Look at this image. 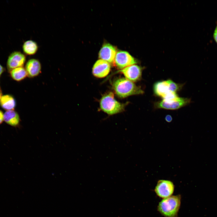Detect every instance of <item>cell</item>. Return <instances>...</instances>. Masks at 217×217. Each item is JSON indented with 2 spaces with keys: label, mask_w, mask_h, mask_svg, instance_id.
Instances as JSON below:
<instances>
[{
  "label": "cell",
  "mask_w": 217,
  "mask_h": 217,
  "mask_svg": "<svg viewBox=\"0 0 217 217\" xmlns=\"http://www.w3.org/2000/svg\"><path fill=\"white\" fill-rule=\"evenodd\" d=\"M116 95L121 98H125L133 95L142 94L144 91L140 87L126 78L122 77L115 80L112 84Z\"/></svg>",
  "instance_id": "1"
},
{
  "label": "cell",
  "mask_w": 217,
  "mask_h": 217,
  "mask_svg": "<svg viewBox=\"0 0 217 217\" xmlns=\"http://www.w3.org/2000/svg\"><path fill=\"white\" fill-rule=\"evenodd\" d=\"M180 195L163 199L158 206V211L165 217H177L181 204Z\"/></svg>",
  "instance_id": "2"
},
{
  "label": "cell",
  "mask_w": 217,
  "mask_h": 217,
  "mask_svg": "<svg viewBox=\"0 0 217 217\" xmlns=\"http://www.w3.org/2000/svg\"><path fill=\"white\" fill-rule=\"evenodd\" d=\"M101 110L109 115H113L123 111L125 104L121 103L114 98L113 93L108 92L104 94L99 102Z\"/></svg>",
  "instance_id": "3"
},
{
  "label": "cell",
  "mask_w": 217,
  "mask_h": 217,
  "mask_svg": "<svg viewBox=\"0 0 217 217\" xmlns=\"http://www.w3.org/2000/svg\"><path fill=\"white\" fill-rule=\"evenodd\" d=\"M190 99L178 96L170 99H162L156 102L154 105L158 108L175 110L185 106L190 103Z\"/></svg>",
  "instance_id": "4"
},
{
  "label": "cell",
  "mask_w": 217,
  "mask_h": 217,
  "mask_svg": "<svg viewBox=\"0 0 217 217\" xmlns=\"http://www.w3.org/2000/svg\"><path fill=\"white\" fill-rule=\"evenodd\" d=\"M137 62V60L128 52L120 51L117 52L113 63L118 68L122 69Z\"/></svg>",
  "instance_id": "5"
},
{
  "label": "cell",
  "mask_w": 217,
  "mask_h": 217,
  "mask_svg": "<svg viewBox=\"0 0 217 217\" xmlns=\"http://www.w3.org/2000/svg\"><path fill=\"white\" fill-rule=\"evenodd\" d=\"M174 185L171 181L160 180L157 182L155 191L158 197L164 199L171 196L174 192Z\"/></svg>",
  "instance_id": "6"
},
{
  "label": "cell",
  "mask_w": 217,
  "mask_h": 217,
  "mask_svg": "<svg viewBox=\"0 0 217 217\" xmlns=\"http://www.w3.org/2000/svg\"><path fill=\"white\" fill-rule=\"evenodd\" d=\"M143 70V68L134 64L120 70L115 74L121 73L128 80L133 82H136L141 79Z\"/></svg>",
  "instance_id": "7"
},
{
  "label": "cell",
  "mask_w": 217,
  "mask_h": 217,
  "mask_svg": "<svg viewBox=\"0 0 217 217\" xmlns=\"http://www.w3.org/2000/svg\"><path fill=\"white\" fill-rule=\"evenodd\" d=\"M111 70L110 64L104 60L100 59L97 61L92 68V74L96 77L102 78L106 77Z\"/></svg>",
  "instance_id": "8"
},
{
  "label": "cell",
  "mask_w": 217,
  "mask_h": 217,
  "mask_svg": "<svg viewBox=\"0 0 217 217\" xmlns=\"http://www.w3.org/2000/svg\"><path fill=\"white\" fill-rule=\"evenodd\" d=\"M117 52L115 46L109 43H105L99 51V57L110 64L113 63Z\"/></svg>",
  "instance_id": "9"
},
{
  "label": "cell",
  "mask_w": 217,
  "mask_h": 217,
  "mask_svg": "<svg viewBox=\"0 0 217 217\" xmlns=\"http://www.w3.org/2000/svg\"><path fill=\"white\" fill-rule=\"evenodd\" d=\"M26 61V57L19 52L12 53L9 57L7 61L8 69L12 70L14 68L22 67Z\"/></svg>",
  "instance_id": "10"
},
{
  "label": "cell",
  "mask_w": 217,
  "mask_h": 217,
  "mask_svg": "<svg viewBox=\"0 0 217 217\" xmlns=\"http://www.w3.org/2000/svg\"><path fill=\"white\" fill-rule=\"evenodd\" d=\"M153 89L155 94L161 97L162 99L172 92L170 90L169 80L155 83L153 86Z\"/></svg>",
  "instance_id": "11"
},
{
  "label": "cell",
  "mask_w": 217,
  "mask_h": 217,
  "mask_svg": "<svg viewBox=\"0 0 217 217\" xmlns=\"http://www.w3.org/2000/svg\"><path fill=\"white\" fill-rule=\"evenodd\" d=\"M25 69L28 77H34L38 76L41 73V65L40 61L37 59H31L27 61Z\"/></svg>",
  "instance_id": "12"
},
{
  "label": "cell",
  "mask_w": 217,
  "mask_h": 217,
  "mask_svg": "<svg viewBox=\"0 0 217 217\" xmlns=\"http://www.w3.org/2000/svg\"><path fill=\"white\" fill-rule=\"evenodd\" d=\"M4 120L8 125L14 127L18 126L20 121L18 114L14 110H8L5 113Z\"/></svg>",
  "instance_id": "13"
},
{
  "label": "cell",
  "mask_w": 217,
  "mask_h": 217,
  "mask_svg": "<svg viewBox=\"0 0 217 217\" xmlns=\"http://www.w3.org/2000/svg\"><path fill=\"white\" fill-rule=\"evenodd\" d=\"M16 105L14 98L9 95L2 96L0 99V105L4 109L8 110H14Z\"/></svg>",
  "instance_id": "14"
},
{
  "label": "cell",
  "mask_w": 217,
  "mask_h": 217,
  "mask_svg": "<svg viewBox=\"0 0 217 217\" xmlns=\"http://www.w3.org/2000/svg\"><path fill=\"white\" fill-rule=\"evenodd\" d=\"M38 48L37 43L32 40L25 41L23 46L24 52L27 55H33L37 52Z\"/></svg>",
  "instance_id": "15"
},
{
  "label": "cell",
  "mask_w": 217,
  "mask_h": 217,
  "mask_svg": "<svg viewBox=\"0 0 217 217\" xmlns=\"http://www.w3.org/2000/svg\"><path fill=\"white\" fill-rule=\"evenodd\" d=\"M12 78L17 81H20L24 79L27 76L25 68L23 67L12 70L10 72Z\"/></svg>",
  "instance_id": "16"
},
{
  "label": "cell",
  "mask_w": 217,
  "mask_h": 217,
  "mask_svg": "<svg viewBox=\"0 0 217 217\" xmlns=\"http://www.w3.org/2000/svg\"><path fill=\"white\" fill-rule=\"evenodd\" d=\"M213 37L215 41L217 44V25L213 33Z\"/></svg>",
  "instance_id": "17"
},
{
  "label": "cell",
  "mask_w": 217,
  "mask_h": 217,
  "mask_svg": "<svg viewBox=\"0 0 217 217\" xmlns=\"http://www.w3.org/2000/svg\"><path fill=\"white\" fill-rule=\"evenodd\" d=\"M4 121V114L0 110V125Z\"/></svg>",
  "instance_id": "18"
},
{
  "label": "cell",
  "mask_w": 217,
  "mask_h": 217,
  "mask_svg": "<svg viewBox=\"0 0 217 217\" xmlns=\"http://www.w3.org/2000/svg\"><path fill=\"white\" fill-rule=\"evenodd\" d=\"M165 119L166 121L168 122H171L172 119V118L171 115H167L165 118Z\"/></svg>",
  "instance_id": "19"
},
{
  "label": "cell",
  "mask_w": 217,
  "mask_h": 217,
  "mask_svg": "<svg viewBox=\"0 0 217 217\" xmlns=\"http://www.w3.org/2000/svg\"><path fill=\"white\" fill-rule=\"evenodd\" d=\"M3 68L2 65L0 64V76L3 71Z\"/></svg>",
  "instance_id": "20"
},
{
  "label": "cell",
  "mask_w": 217,
  "mask_h": 217,
  "mask_svg": "<svg viewBox=\"0 0 217 217\" xmlns=\"http://www.w3.org/2000/svg\"><path fill=\"white\" fill-rule=\"evenodd\" d=\"M2 91L1 90V88L0 87V99H1V97L2 96Z\"/></svg>",
  "instance_id": "21"
}]
</instances>
